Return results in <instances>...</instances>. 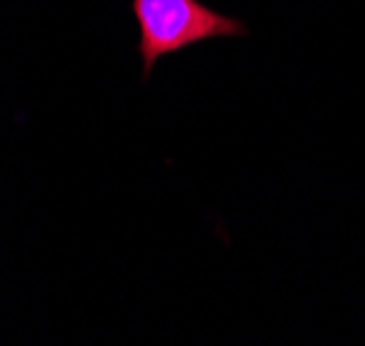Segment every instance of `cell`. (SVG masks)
I'll return each mask as SVG.
<instances>
[{
	"label": "cell",
	"instance_id": "cell-1",
	"mask_svg": "<svg viewBox=\"0 0 365 346\" xmlns=\"http://www.w3.org/2000/svg\"><path fill=\"white\" fill-rule=\"evenodd\" d=\"M132 14L140 28L138 53L146 77L165 55L179 53L184 47L209 39L247 34V25L242 19L225 17L201 0H132Z\"/></svg>",
	"mask_w": 365,
	"mask_h": 346
}]
</instances>
